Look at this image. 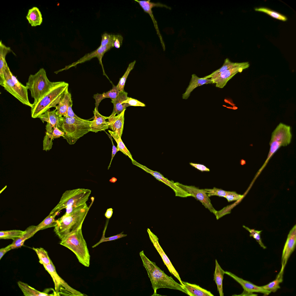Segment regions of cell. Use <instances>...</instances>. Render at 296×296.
<instances>
[{
    "label": "cell",
    "mask_w": 296,
    "mask_h": 296,
    "mask_svg": "<svg viewBox=\"0 0 296 296\" xmlns=\"http://www.w3.org/2000/svg\"><path fill=\"white\" fill-rule=\"evenodd\" d=\"M243 195L237 194L234 191H229L225 197L228 202L234 201L238 200L241 198Z\"/></svg>",
    "instance_id": "f6af8a7d"
},
{
    "label": "cell",
    "mask_w": 296,
    "mask_h": 296,
    "mask_svg": "<svg viewBox=\"0 0 296 296\" xmlns=\"http://www.w3.org/2000/svg\"><path fill=\"white\" fill-rule=\"evenodd\" d=\"M296 244V225L290 231L283 249L282 259L281 271H284L288 260L294 251Z\"/></svg>",
    "instance_id": "9a60e30c"
},
{
    "label": "cell",
    "mask_w": 296,
    "mask_h": 296,
    "mask_svg": "<svg viewBox=\"0 0 296 296\" xmlns=\"http://www.w3.org/2000/svg\"><path fill=\"white\" fill-rule=\"evenodd\" d=\"M249 66V64L248 62H241L238 66L216 74L211 78L212 83L215 84L217 87L223 88L235 74L238 72H241L243 70L248 68Z\"/></svg>",
    "instance_id": "8fae6325"
},
{
    "label": "cell",
    "mask_w": 296,
    "mask_h": 296,
    "mask_svg": "<svg viewBox=\"0 0 296 296\" xmlns=\"http://www.w3.org/2000/svg\"><path fill=\"white\" fill-rule=\"evenodd\" d=\"M26 17L32 27L40 25L42 23V15L39 9L36 7L29 10Z\"/></svg>",
    "instance_id": "f546056e"
},
{
    "label": "cell",
    "mask_w": 296,
    "mask_h": 296,
    "mask_svg": "<svg viewBox=\"0 0 296 296\" xmlns=\"http://www.w3.org/2000/svg\"><path fill=\"white\" fill-rule=\"evenodd\" d=\"M139 3L140 5L143 9L144 12L148 13L150 16L153 22V23L157 32V35L159 38L162 47L164 51L165 50V46L163 40L162 36L160 33L157 23L156 20L152 10V8L154 7H164L169 9L171 8L167 5L162 4L160 3H155L151 2L150 0L147 1H138L135 0Z\"/></svg>",
    "instance_id": "2e32d148"
},
{
    "label": "cell",
    "mask_w": 296,
    "mask_h": 296,
    "mask_svg": "<svg viewBox=\"0 0 296 296\" xmlns=\"http://www.w3.org/2000/svg\"><path fill=\"white\" fill-rule=\"evenodd\" d=\"M91 205L88 206L86 203L81 205L70 214H64L56 220L57 223L54 231L61 240L68 234L82 228Z\"/></svg>",
    "instance_id": "7a4b0ae2"
},
{
    "label": "cell",
    "mask_w": 296,
    "mask_h": 296,
    "mask_svg": "<svg viewBox=\"0 0 296 296\" xmlns=\"http://www.w3.org/2000/svg\"><path fill=\"white\" fill-rule=\"evenodd\" d=\"M108 131L117 143L116 148L117 151H121L125 155L128 156L132 161H133L134 160L132 158V156L123 142L121 137L114 132L109 130Z\"/></svg>",
    "instance_id": "d6a6232c"
},
{
    "label": "cell",
    "mask_w": 296,
    "mask_h": 296,
    "mask_svg": "<svg viewBox=\"0 0 296 296\" xmlns=\"http://www.w3.org/2000/svg\"><path fill=\"white\" fill-rule=\"evenodd\" d=\"M105 231L106 229H105L103 232V235L100 240L98 242H97V243L92 246V248H94L96 247L97 246H98L99 244H100L103 242L115 240L123 237H125L127 236V234H124L123 233V232L117 234L116 235L110 236V237H105Z\"/></svg>",
    "instance_id": "b9f144b4"
},
{
    "label": "cell",
    "mask_w": 296,
    "mask_h": 296,
    "mask_svg": "<svg viewBox=\"0 0 296 296\" xmlns=\"http://www.w3.org/2000/svg\"><path fill=\"white\" fill-rule=\"evenodd\" d=\"M204 189L209 197L212 196L216 195L224 197L228 192L215 187H214L213 189Z\"/></svg>",
    "instance_id": "7bdbcfd3"
},
{
    "label": "cell",
    "mask_w": 296,
    "mask_h": 296,
    "mask_svg": "<svg viewBox=\"0 0 296 296\" xmlns=\"http://www.w3.org/2000/svg\"><path fill=\"white\" fill-rule=\"evenodd\" d=\"M117 180L116 178L113 177L110 179L109 181L111 182L114 183L117 181Z\"/></svg>",
    "instance_id": "9f6ffc18"
},
{
    "label": "cell",
    "mask_w": 296,
    "mask_h": 296,
    "mask_svg": "<svg viewBox=\"0 0 296 296\" xmlns=\"http://www.w3.org/2000/svg\"><path fill=\"white\" fill-rule=\"evenodd\" d=\"M63 117L61 128L64 133L63 138L69 144H74L79 138L90 131L91 121L80 117Z\"/></svg>",
    "instance_id": "8992f818"
},
{
    "label": "cell",
    "mask_w": 296,
    "mask_h": 296,
    "mask_svg": "<svg viewBox=\"0 0 296 296\" xmlns=\"http://www.w3.org/2000/svg\"><path fill=\"white\" fill-rule=\"evenodd\" d=\"M91 191L88 189L76 188L66 190L63 193L60 201L50 213L59 212L65 208L66 214L72 212L79 206L86 204Z\"/></svg>",
    "instance_id": "5b68a950"
},
{
    "label": "cell",
    "mask_w": 296,
    "mask_h": 296,
    "mask_svg": "<svg viewBox=\"0 0 296 296\" xmlns=\"http://www.w3.org/2000/svg\"><path fill=\"white\" fill-rule=\"evenodd\" d=\"M18 285L25 296H53V294L48 293L50 289H47L45 292H41L29 285L26 283L19 281L17 282Z\"/></svg>",
    "instance_id": "484cf974"
},
{
    "label": "cell",
    "mask_w": 296,
    "mask_h": 296,
    "mask_svg": "<svg viewBox=\"0 0 296 296\" xmlns=\"http://www.w3.org/2000/svg\"><path fill=\"white\" fill-rule=\"evenodd\" d=\"M283 273L284 271L280 270L275 280L267 285L262 286V287L271 293L276 292L280 288V284L282 282Z\"/></svg>",
    "instance_id": "836d02e7"
},
{
    "label": "cell",
    "mask_w": 296,
    "mask_h": 296,
    "mask_svg": "<svg viewBox=\"0 0 296 296\" xmlns=\"http://www.w3.org/2000/svg\"><path fill=\"white\" fill-rule=\"evenodd\" d=\"M292 137L291 126L280 123L272 133L269 143L270 149L264 165L280 148L287 146L291 143Z\"/></svg>",
    "instance_id": "9c48e42d"
},
{
    "label": "cell",
    "mask_w": 296,
    "mask_h": 296,
    "mask_svg": "<svg viewBox=\"0 0 296 296\" xmlns=\"http://www.w3.org/2000/svg\"><path fill=\"white\" fill-rule=\"evenodd\" d=\"M113 44L112 42H110L107 45L103 47L99 46L95 50L92 52L86 54L82 57L80 58L76 62H74L71 64L66 66L65 68L67 69L72 66H75L77 64L83 63L88 60H90L92 58L97 57L98 59L100 64L101 65L104 71L103 65L102 62V59L104 54L111 48L113 47Z\"/></svg>",
    "instance_id": "e0dca14e"
},
{
    "label": "cell",
    "mask_w": 296,
    "mask_h": 296,
    "mask_svg": "<svg viewBox=\"0 0 296 296\" xmlns=\"http://www.w3.org/2000/svg\"><path fill=\"white\" fill-rule=\"evenodd\" d=\"M69 84L64 81L57 82L50 90L38 102L33 104L31 108V115L32 118H39L50 108L55 107L59 103L66 90L68 88Z\"/></svg>",
    "instance_id": "3957f363"
},
{
    "label": "cell",
    "mask_w": 296,
    "mask_h": 296,
    "mask_svg": "<svg viewBox=\"0 0 296 296\" xmlns=\"http://www.w3.org/2000/svg\"><path fill=\"white\" fill-rule=\"evenodd\" d=\"M126 109L118 115L106 117V119H108L109 127L112 130V131L121 137L123 129L124 114Z\"/></svg>",
    "instance_id": "d6986e66"
},
{
    "label": "cell",
    "mask_w": 296,
    "mask_h": 296,
    "mask_svg": "<svg viewBox=\"0 0 296 296\" xmlns=\"http://www.w3.org/2000/svg\"><path fill=\"white\" fill-rule=\"evenodd\" d=\"M45 270L50 275L54 283L55 291L57 295L60 294L72 296H84L80 292L70 286L58 274L52 262L48 264L43 265Z\"/></svg>",
    "instance_id": "30bf717a"
},
{
    "label": "cell",
    "mask_w": 296,
    "mask_h": 296,
    "mask_svg": "<svg viewBox=\"0 0 296 296\" xmlns=\"http://www.w3.org/2000/svg\"><path fill=\"white\" fill-rule=\"evenodd\" d=\"M127 93L125 91H120L117 97L114 99H112L111 102L114 105V109L110 116L118 115L126 109L127 107L129 106L127 103L123 102L127 98Z\"/></svg>",
    "instance_id": "cb8c5ba5"
},
{
    "label": "cell",
    "mask_w": 296,
    "mask_h": 296,
    "mask_svg": "<svg viewBox=\"0 0 296 296\" xmlns=\"http://www.w3.org/2000/svg\"><path fill=\"white\" fill-rule=\"evenodd\" d=\"M106 133H107V135H108V136H109V138L111 140V142H112V157H111L112 158H111V160L110 161V163L109 165V166H108V169H109V168L110 166V165L111 164V163L112 162V160L113 158L114 157V156H115V154L117 153V152H118V151H117V149L116 147L114 145V143H113L112 139V136L110 134H108V133H107L106 132Z\"/></svg>",
    "instance_id": "816d5d0a"
},
{
    "label": "cell",
    "mask_w": 296,
    "mask_h": 296,
    "mask_svg": "<svg viewBox=\"0 0 296 296\" xmlns=\"http://www.w3.org/2000/svg\"><path fill=\"white\" fill-rule=\"evenodd\" d=\"M136 63V61L134 60L129 64L124 74L120 79L119 83L116 86L120 91H124V88L127 78L130 71L134 68Z\"/></svg>",
    "instance_id": "f35d334b"
},
{
    "label": "cell",
    "mask_w": 296,
    "mask_h": 296,
    "mask_svg": "<svg viewBox=\"0 0 296 296\" xmlns=\"http://www.w3.org/2000/svg\"><path fill=\"white\" fill-rule=\"evenodd\" d=\"M177 185L201 203L205 207L211 212L217 215V211L213 207L209 197L204 189H199L195 186L184 185L176 182Z\"/></svg>",
    "instance_id": "4fadbf2b"
},
{
    "label": "cell",
    "mask_w": 296,
    "mask_h": 296,
    "mask_svg": "<svg viewBox=\"0 0 296 296\" xmlns=\"http://www.w3.org/2000/svg\"><path fill=\"white\" fill-rule=\"evenodd\" d=\"M124 103H127L129 106H145V104L138 100L131 97H127V99L123 101Z\"/></svg>",
    "instance_id": "7dc6e473"
},
{
    "label": "cell",
    "mask_w": 296,
    "mask_h": 296,
    "mask_svg": "<svg viewBox=\"0 0 296 296\" xmlns=\"http://www.w3.org/2000/svg\"><path fill=\"white\" fill-rule=\"evenodd\" d=\"M113 210L112 208H109L107 209L105 214V217L108 219L110 218L112 214Z\"/></svg>",
    "instance_id": "db71d44e"
},
{
    "label": "cell",
    "mask_w": 296,
    "mask_h": 296,
    "mask_svg": "<svg viewBox=\"0 0 296 296\" xmlns=\"http://www.w3.org/2000/svg\"><path fill=\"white\" fill-rule=\"evenodd\" d=\"M11 246V244L6 247L2 248L0 249V260L1 259L5 253L11 250L12 249Z\"/></svg>",
    "instance_id": "f5cc1de1"
},
{
    "label": "cell",
    "mask_w": 296,
    "mask_h": 296,
    "mask_svg": "<svg viewBox=\"0 0 296 296\" xmlns=\"http://www.w3.org/2000/svg\"><path fill=\"white\" fill-rule=\"evenodd\" d=\"M255 10L256 11L266 13L274 18L283 21H286L287 20V18L285 16L267 8H256Z\"/></svg>",
    "instance_id": "ab89813d"
},
{
    "label": "cell",
    "mask_w": 296,
    "mask_h": 296,
    "mask_svg": "<svg viewBox=\"0 0 296 296\" xmlns=\"http://www.w3.org/2000/svg\"><path fill=\"white\" fill-rule=\"evenodd\" d=\"M12 51L10 47L6 46L2 42H0V85L1 86L5 80V74L8 65L5 60L7 54Z\"/></svg>",
    "instance_id": "603a6c76"
},
{
    "label": "cell",
    "mask_w": 296,
    "mask_h": 296,
    "mask_svg": "<svg viewBox=\"0 0 296 296\" xmlns=\"http://www.w3.org/2000/svg\"><path fill=\"white\" fill-rule=\"evenodd\" d=\"M37 232L36 226L31 225L28 227L20 237L13 240L11 244L12 249L21 247L25 240L32 237Z\"/></svg>",
    "instance_id": "d4e9b609"
},
{
    "label": "cell",
    "mask_w": 296,
    "mask_h": 296,
    "mask_svg": "<svg viewBox=\"0 0 296 296\" xmlns=\"http://www.w3.org/2000/svg\"><path fill=\"white\" fill-rule=\"evenodd\" d=\"M24 232V231L17 230L1 231L0 232V239H10L14 240L20 237Z\"/></svg>",
    "instance_id": "d590c367"
},
{
    "label": "cell",
    "mask_w": 296,
    "mask_h": 296,
    "mask_svg": "<svg viewBox=\"0 0 296 296\" xmlns=\"http://www.w3.org/2000/svg\"><path fill=\"white\" fill-rule=\"evenodd\" d=\"M43 123L46 122L53 126L61 128L63 117L59 114L56 109L52 111L49 109L39 117Z\"/></svg>",
    "instance_id": "44dd1931"
},
{
    "label": "cell",
    "mask_w": 296,
    "mask_h": 296,
    "mask_svg": "<svg viewBox=\"0 0 296 296\" xmlns=\"http://www.w3.org/2000/svg\"><path fill=\"white\" fill-rule=\"evenodd\" d=\"M52 140L49 136L46 134L43 140V150H49L51 149L53 144Z\"/></svg>",
    "instance_id": "bcb514c9"
},
{
    "label": "cell",
    "mask_w": 296,
    "mask_h": 296,
    "mask_svg": "<svg viewBox=\"0 0 296 296\" xmlns=\"http://www.w3.org/2000/svg\"><path fill=\"white\" fill-rule=\"evenodd\" d=\"M33 249L36 253L38 258L39 262L43 265L49 264L52 262L47 252L43 248L33 247Z\"/></svg>",
    "instance_id": "8d00e7d4"
},
{
    "label": "cell",
    "mask_w": 296,
    "mask_h": 296,
    "mask_svg": "<svg viewBox=\"0 0 296 296\" xmlns=\"http://www.w3.org/2000/svg\"><path fill=\"white\" fill-rule=\"evenodd\" d=\"M82 228L66 235L61 239L60 244L71 251L81 264L88 267L90 265V255Z\"/></svg>",
    "instance_id": "277c9868"
},
{
    "label": "cell",
    "mask_w": 296,
    "mask_h": 296,
    "mask_svg": "<svg viewBox=\"0 0 296 296\" xmlns=\"http://www.w3.org/2000/svg\"><path fill=\"white\" fill-rule=\"evenodd\" d=\"M46 132L47 134L52 140L58 138L60 136H63L64 132L60 130L57 127L53 126L50 123H47L46 126Z\"/></svg>",
    "instance_id": "74e56055"
},
{
    "label": "cell",
    "mask_w": 296,
    "mask_h": 296,
    "mask_svg": "<svg viewBox=\"0 0 296 296\" xmlns=\"http://www.w3.org/2000/svg\"><path fill=\"white\" fill-rule=\"evenodd\" d=\"M94 119L91 121L90 131L95 133L104 131L109 127L108 121L106 120V117L101 114L95 108L93 112Z\"/></svg>",
    "instance_id": "ffe728a7"
},
{
    "label": "cell",
    "mask_w": 296,
    "mask_h": 296,
    "mask_svg": "<svg viewBox=\"0 0 296 296\" xmlns=\"http://www.w3.org/2000/svg\"><path fill=\"white\" fill-rule=\"evenodd\" d=\"M120 91L117 87L113 85L112 89L106 93L102 94L97 93L94 95L93 98L95 100V108L98 110L99 104L101 101L106 98H110L111 99H114L118 96Z\"/></svg>",
    "instance_id": "4dcf8cb0"
},
{
    "label": "cell",
    "mask_w": 296,
    "mask_h": 296,
    "mask_svg": "<svg viewBox=\"0 0 296 296\" xmlns=\"http://www.w3.org/2000/svg\"><path fill=\"white\" fill-rule=\"evenodd\" d=\"M225 271L219 264L217 260H215V268L214 274V280L217 284L218 291L220 296H223V280Z\"/></svg>",
    "instance_id": "f1b7e54d"
},
{
    "label": "cell",
    "mask_w": 296,
    "mask_h": 296,
    "mask_svg": "<svg viewBox=\"0 0 296 296\" xmlns=\"http://www.w3.org/2000/svg\"><path fill=\"white\" fill-rule=\"evenodd\" d=\"M211 83H212V81L211 78L205 79L202 77L199 78L195 74H193L189 84L185 92L182 95V99H187L191 92L197 87L205 84Z\"/></svg>",
    "instance_id": "7402d4cb"
},
{
    "label": "cell",
    "mask_w": 296,
    "mask_h": 296,
    "mask_svg": "<svg viewBox=\"0 0 296 296\" xmlns=\"http://www.w3.org/2000/svg\"><path fill=\"white\" fill-rule=\"evenodd\" d=\"M56 82H51L48 79L45 70L40 69L34 74L29 76L26 86L30 91L34 99L33 104L38 102L47 94Z\"/></svg>",
    "instance_id": "52a82bcc"
},
{
    "label": "cell",
    "mask_w": 296,
    "mask_h": 296,
    "mask_svg": "<svg viewBox=\"0 0 296 296\" xmlns=\"http://www.w3.org/2000/svg\"><path fill=\"white\" fill-rule=\"evenodd\" d=\"M238 296H255L257 295L254 294L253 293L249 292L244 291L243 293L240 295H237Z\"/></svg>",
    "instance_id": "11a10c76"
},
{
    "label": "cell",
    "mask_w": 296,
    "mask_h": 296,
    "mask_svg": "<svg viewBox=\"0 0 296 296\" xmlns=\"http://www.w3.org/2000/svg\"><path fill=\"white\" fill-rule=\"evenodd\" d=\"M225 274L233 278L244 289V291L251 293H262L265 295H268L271 293L263 288L262 286H257L251 282L240 278L231 272L225 271Z\"/></svg>",
    "instance_id": "ac0fdd59"
},
{
    "label": "cell",
    "mask_w": 296,
    "mask_h": 296,
    "mask_svg": "<svg viewBox=\"0 0 296 296\" xmlns=\"http://www.w3.org/2000/svg\"><path fill=\"white\" fill-rule=\"evenodd\" d=\"M241 62H233L230 61L228 58L225 60L222 66L219 69L212 73L210 75L203 77V79H207L212 78L214 75L221 73L230 69L234 67L240 65Z\"/></svg>",
    "instance_id": "e575fe53"
},
{
    "label": "cell",
    "mask_w": 296,
    "mask_h": 296,
    "mask_svg": "<svg viewBox=\"0 0 296 296\" xmlns=\"http://www.w3.org/2000/svg\"><path fill=\"white\" fill-rule=\"evenodd\" d=\"M187 291L188 295L191 296H214L210 291L196 284L182 281Z\"/></svg>",
    "instance_id": "4316f807"
},
{
    "label": "cell",
    "mask_w": 296,
    "mask_h": 296,
    "mask_svg": "<svg viewBox=\"0 0 296 296\" xmlns=\"http://www.w3.org/2000/svg\"><path fill=\"white\" fill-rule=\"evenodd\" d=\"M5 77V81L1 86L22 104L31 108L33 104L31 103L29 100L27 87L19 82L8 66L6 70Z\"/></svg>",
    "instance_id": "ba28073f"
},
{
    "label": "cell",
    "mask_w": 296,
    "mask_h": 296,
    "mask_svg": "<svg viewBox=\"0 0 296 296\" xmlns=\"http://www.w3.org/2000/svg\"><path fill=\"white\" fill-rule=\"evenodd\" d=\"M243 227L249 232L250 236L254 238L261 247L264 249L266 248V247L262 243L261 238L260 234L262 230L258 231L254 229H250L245 225H243Z\"/></svg>",
    "instance_id": "60d3db41"
},
{
    "label": "cell",
    "mask_w": 296,
    "mask_h": 296,
    "mask_svg": "<svg viewBox=\"0 0 296 296\" xmlns=\"http://www.w3.org/2000/svg\"><path fill=\"white\" fill-rule=\"evenodd\" d=\"M73 105V102L72 99L70 101L67 110V117H74L79 118V117L77 116L73 112L72 109V106Z\"/></svg>",
    "instance_id": "681fc988"
},
{
    "label": "cell",
    "mask_w": 296,
    "mask_h": 296,
    "mask_svg": "<svg viewBox=\"0 0 296 296\" xmlns=\"http://www.w3.org/2000/svg\"><path fill=\"white\" fill-rule=\"evenodd\" d=\"M147 231L151 242L160 256L164 264L167 267L169 271L178 280L181 284L184 286L178 272L160 246L157 236L149 228L147 229Z\"/></svg>",
    "instance_id": "5bb4252c"
},
{
    "label": "cell",
    "mask_w": 296,
    "mask_h": 296,
    "mask_svg": "<svg viewBox=\"0 0 296 296\" xmlns=\"http://www.w3.org/2000/svg\"><path fill=\"white\" fill-rule=\"evenodd\" d=\"M143 266L145 269L151 282L154 293L158 289L166 288L180 291L188 295L185 286L175 282L172 278L166 275L156 264L149 260L143 251L139 253Z\"/></svg>",
    "instance_id": "6da1fadb"
},
{
    "label": "cell",
    "mask_w": 296,
    "mask_h": 296,
    "mask_svg": "<svg viewBox=\"0 0 296 296\" xmlns=\"http://www.w3.org/2000/svg\"><path fill=\"white\" fill-rule=\"evenodd\" d=\"M112 35L105 33L101 36V40L100 47L105 46L111 42L112 40Z\"/></svg>",
    "instance_id": "c3c4849f"
},
{
    "label": "cell",
    "mask_w": 296,
    "mask_h": 296,
    "mask_svg": "<svg viewBox=\"0 0 296 296\" xmlns=\"http://www.w3.org/2000/svg\"><path fill=\"white\" fill-rule=\"evenodd\" d=\"M123 38L120 35H112V42L114 47L116 48H119L122 44Z\"/></svg>",
    "instance_id": "ee69618b"
},
{
    "label": "cell",
    "mask_w": 296,
    "mask_h": 296,
    "mask_svg": "<svg viewBox=\"0 0 296 296\" xmlns=\"http://www.w3.org/2000/svg\"><path fill=\"white\" fill-rule=\"evenodd\" d=\"M71 99V94L67 88L63 94L56 108L57 113L64 117H67V110L69 102Z\"/></svg>",
    "instance_id": "83f0119b"
},
{
    "label": "cell",
    "mask_w": 296,
    "mask_h": 296,
    "mask_svg": "<svg viewBox=\"0 0 296 296\" xmlns=\"http://www.w3.org/2000/svg\"><path fill=\"white\" fill-rule=\"evenodd\" d=\"M132 162L134 165L139 167L146 172L150 173L157 180L162 182L169 186L175 192V196L182 197L191 196V195L190 194L178 186L176 184V182H174L173 181H170L168 180L166 178L164 177L160 173L151 170L146 166L139 163L134 160L132 161Z\"/></svg>",
    "instance_id": "7c38bea8"
},
{
    "label": "cell",
    "mask_w": 296,
    "mask_h": 296,
    "mask_svg": "<svg viewBox=\"0 0 296 296\" xmlns=\"http://www.w3.org/2000/svg\"><path fill=\"white\" fill-rule=\"evenodd\" d=\"M58 213V212H56L50 213L42 221L36 226L37 232L40 230L55 227L57 223L56 220H55V218Z\"/></svg>",
    "instance_id": "1f68e13d"
},
{
    "label": "cell",
    "mask_w": 296,
    "mask_h": 296,
    "mask_svg": "<svg viewBox=\"0 0 296 296\" xmlns=\"http://www.w3.org/2000/svg\"><path fill=\"white\" fill-rule=\"evenodd\" d=\"M190 164L192 166L201 171H210L209 169L203 164L192 162L190 163Z\"/></svg>",
    "instance_id": "f907efd6"
}]
</instances>
